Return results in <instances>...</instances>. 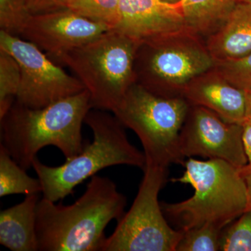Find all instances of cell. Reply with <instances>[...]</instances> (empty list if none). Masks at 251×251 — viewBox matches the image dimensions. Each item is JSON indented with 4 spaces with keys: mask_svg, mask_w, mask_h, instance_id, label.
Segmentation results:
<instances>
[{
    "mask_svg": "<svg viewBox=\"0 0 251 251\" xmlns=\"http://www.w3.org/2000/svg\"><path fill=\"white\" fill-rule=\"evenodd\" d=\"M126 203L112 180L97 175L70 205L43 198L36 211L39 251H101L105 227L121 219Z\"/></svg>",
    "mask_w": 251,
    "mask_h": 251,
    "instance_id": "6da1fadb",
    "label": "cell"
},
{
    "mask_svg": "<svg viewBox=\"0 0 251 251\" xmlns=\"http://www.w3.org/2000/svg\"><path fill=\"white\" fill-rule=\"evenodd\" d=\"M91 109L87 90L42 108L15 101L0 119V145L25 171L46 146L55 147L69 159L85 147L82 124Z\"/></svg>",
    "mask_w": 251,
    "mask_h": 251,
    "instance_id": "7a4b0ae2",
    "label": "cell"
},
{
    "mask_svg": "<svg viewBox=\"0 0 251 251\" xmlns=\"http://www.w3.org/2000/svg\"><path fill=\"white\" fill-rule=\"evenodd\" d=\"M85 124L93 133V141L86 143L76 156L57 167L46 166L37 157L33 161L43 198L55 202L64 199L79 184L108 167L126 165L145 170V153L130 143L126 127L113 113L91 109Z\"/></svg>",
    "mask_w": 251,
    "mask_h": 251,
    "instance_id": "3957f363",
    "label": "cell"
},
{
    "mask_svg": "<svg viewBox=\"0 0 251 251\" xmlns=\"http://www.w3.org/2000/svg\"><path fill=\"white\" fill-rule=\"evenodd\" d=\"M182 176L173 182L191 185L192 197L177 203L161 202L167 219L186 231L211 223L227 227L248 208L247 186L240 170L220 159L198 161L189 158Z\"/></svg>",
    "mask_w": 251,
    "mask_h": 251,
    "instance_id": "277c9868",
    "label": "cell"
},
{
    "mask_svg": "<svg viewBox=\"0 0 251 251\" xmlns=\"http://www.w3.org/2000/svg\"><path fill=\"white\" fill-rule=\"evenodd\" d=\"M215 65L202 36L186 28L140 43L135 82L161 97H184L188 84Z\"/></svg>",
    "mask_w": 251,
    "mask_h": 251,
    "instance_id": "5b68a950",
    "label": "cell"
},
{
    "mask_svg": "<svg viewBox=\"0 0 251 251\" xmlns=\"http://www.w3.org/2000/svg\"><path fill=\"white\" fill-rule=\"evenodd\" d=\"M140 44L121 31L110 29L60 60L88 91L92 109L112 112L135 82Z\"/></svg>",
    "mask_w": 251,
    "mask_h": 251,
    "instance_id": "8992f818",
    "label": "cell"
},
{
    "mask_svg": "<svg viewBox=\"0 0 251 251\" xmlns=\"http://www.w3.org/2000/svg\"><path fill=\"white\" fill-rule=\"evenodd\" d=\"M191 104L184 97H161L135 82L113 113L138 135L146 164L184 165L179 135Z\"/></svg>",
    "mask_w": 251,
    "mask_h": 251,
    "instance_id": "52a82bcc",
    "label": "cell"
},
{
    "mask_svg": "<svg viewBox=\"0 0 251 251\" xmlns=\"http://www.w3.org/2000/svg\"><path fill=\"white\" fill-rule=\"evenodd\" d=\"M143 172L134 202L106 238L101 251H176L184 231L172 228L158 202L168 168L147 163Z\"/></svg>",
    "mask_w": 251,
    "mask_h": 251,
    "instance_id": "ba28073f",
    "label": "cell"
},
{
    "mask_svg": "<svg viewBox=\"0 0 251 251\" xmlns=\"http://www.w3.org/2000/svg\"><path fill=\"white\" fill-rule=\"evenodd\" d=\"M0 49L11 54L21 69L18 103L42 108L86 90L77 77L56 65L30 41L0 31Z\"/></svg>",
    "mask_w": 251,
    "mask_h": 251,
    "instance_id": "9c48e42d",
    "label": "cell"
},
{
    "mask_svg": "<svg viewBox=\"0 0 251 251\" xmlns=\"http://www.w3.org/2000/svg\"><path fill=\"white\" fill-rule=\"evenodd\" d=\"M244 126L224 121L215 112L190 105L179 135V150L186 158L223 160L238 168L247 164Z\"/></svg>",
    "mask_w": 251,
    "mask_h": 251,
    "instance_id": "30bf717a",
    "label": "cell"
},
{
    "mask_svg": "<svg viewBox=\"0 0 251 251\" xmlns=\"http://www.w3.org/2000/svg\"><path fill=\"white\" fill-rule=\"evenodd\" d=\"M110 28L69 9L31 15L21 33L46 53L61 59L64 54L88 44Z\"/></svg>",
    "mask_w": 251,
    "mask_h": 251,
    "instance_id": "8fae6325",
    "label": "cell"
},
{
    "mask_svg": "<svg viewBox=\"0 0 251 251\" xmlns=\"http://www.w3.org/2000/svg\"><path fill=\"white\" fill-rule=\"evenodd\" d=\"M188 28L180 3L164 0H121L114 29L142 43Z\"/></svg>",
    "mask_w": 251,
    "mask_h": 251,
    "instance_id": "7c38bea8",
    "label": "cell"
},
{
    "mask_svg": "<svg viewBox=\"0 0 251 251\" xmlns=\"http://www.w3.org/2000/svg\"><path fill=\"white\" fill-rule=\"evenodd\" d=\"M184 97L191 105L209 109L224 121L244 125L245 92L228 82L215 69L193 79L184 91Z\"/></svg>",
    "mask_w": 251,
    "mask_h": 251,
    "instance_id": "4fadbf2b",
    "label": "cell"
},
{
    "mask_svg": "<svg viewBox=\"0 0 251 251\" xmlns=\"http://www.w3.org/2000/svg\"><path fill=\"white\" fill-rule=\"evenodd\" d=\"M211 55L218 61L244 57L251 52V4L240 1L224 24L206 39Z\"/></svg>",
    "mask_w": 251,
    "mask_h": 251,
    "instance_id": "5bb4252c",
    "label": "cell"
},
{
    "mask_svg": "<svg viewBox=\"0 0 251 251\" xmlns=\"http://www.w3.org/2000/svg\"><path fill=\"white\" fill-rule=\"evenodd\" d=\"M39 194L0 212V244L12 251H39L36 231Z\"/></svg>",
    "mask_w": 251,
    "mask_h": 251,
    "instance_id": "9a60e30c",
    "label": "cell"
},
{
    "mask_svg": "<svg viewBox=\"0 0 251 251\" xmlns=\"http://www.w3.org/2000/svg\"><path fill=\"white\" fill-rule=\"evenodd\" d=\"M240 0H181L188 27L201 36L215 32Z\"/></svg>",
    "mask_w": 251,
    "mask_h": 251,
    "instance_id": "2e32d148",
    "label": "cell"
},
{
    "mask_svg": "<svg viewBox=\"0 0 251 251\" xmlns=\"http://www.w3.org/2000/svg\"><path fill=\"white\" fill-rule=\"evenodd\" d=\"M42 193L39 178L31 177L0 145V197L14 194L25 196Z\"/></svg>",
    "mask_w": 251,
    "mask_h": 251,
    "instance_id": "e0dca14e",
    "label": "cell"
},
{
    "mask_svg": "<svg viewBox=\"0 0 251 251\" xmlns=\"http://www.w3.org/2000/svg\"><path fill=\"white\" fill-rule=\"evenodd\" d=\"M21 78V69L16 59L9 52L0 49V119L16 101Z\"/></svg>",
    "mask_w": 251,
    "mask_h": 251,
    "instance_id": "ac0fdd59",
    "label": "cell"
},
{
    "mask_svg": "<svg viewBox=\"0 0 251 251\" xmlns=\"http://www.w3.org/2000/svg\"><path fill=\"white\" fill-rule=\"evenodd\" d=\"M120 3L121 0H74L69 9L114 29L120 23Z\"/></svg>",
    "mask_w": 251,
    "mask_h": 251,
    "instance_id": "d6986e66",
    "label": "cell"
},
{
    "mask_svg": "<svg viewBox=\"0 0 251 251\" xmlns=\"http://www.w3.org/2000/svg\"><path fill=\"white\" fill-rule=\"evenodd\" d=\"M226 227L208 223L184 231L176 251H220L223 231Z\"/></svg>",
    "mask_w": 251,
    "mask_h": 251,
    "instance_id": "ffe728a7",
    "label": "cell"
},
{
    "mask_svg": "<svg viewBox=\"0 0 251 251\" xmlns=\"http://www.w3.org/2000/svg\"><path fill=\"white\" fill-rule=\"evenodd\" d=\"M220 251H251V209L224 229Z\"/></svg>",
    "mask_w": 251,
    "mask_h": 251,
    "instance_id": "44dd1931",
    "label": "cell"
},
{
    "mask_svg": "<svg viewBox=\"0 0 251 251\" xmlns=\"http://www.w3.org/2000/svg\"><path fill=\"white\" fill-rule=\"evenodd\" d=\"M31 15L27 0H0V31L21 36Z\"/></svg>",
    "mask_w": 251,
    "mask_h": 251,
    "instance_id": "7402d4cb",
    "label": "cell"
},
{
    "mask_svg": "<svg viewBox=\"0 0 251 251\" xmlns=\"http://www.w3.org/2000/svg\"><path fill=\"white\" fill-rule=\"evenodd\" d=\"M214 69L237 88H251V52L239 58L218 61Z\"/></svg>",
    "mask_w": 251,
    "mask_h": 251,
    "instance_id": "603a6c76",
    "label": "cell"
},
{
    "mask_svg": "<svg viewBox=\"0 0 251 251\" xmlns=\"http://www.w3.org/2000/svg\"><path fill=\"white\" fill-rule=\"evenodd\" d=\"M243 126H244L243 139H244V148H245L248 161L247 164L242 168H239V170H240L243 179L247 186L248 198H249L247 209H251V122H245Z\"/></svg>",
    "mask_w": 251,
    "mask_h": 251,
    "instance_id": "cb8c5ba5",
    "label": "cell"
},
{
    "mask_svg": "<svg viewBox=\"0 0 251 251\" xmlns=\"http://www.w3.org/2000/svg\"><path fill=\"white\" fill-rule=\"evenodd\" d=\"M31 14H41L68 9L74 0H27Z\"/></svg>",
    "mask_w": 251,
    "mask_h": 251,
    "instance_id": "d4e9b609",
    "label": "cell"
},
{
    "mask_svg": "<svg viewBox=\"0 0 251 251\" xmlns=\"http://www.w3.org/2000/svg\"><path fill=\"white\" fill-rule=\"evenodd\" d=\"M246 99L245 122H251V88L244 91Z\"/></svg>",
    "mask_w": 251,
    "mask_h": 251,
    "instance_id": "484cf974",
    "label": "cell"
},
{
    "mask_svg": "<svg viewBox=\"0 0 251 251\" xmlns=\"http://www.w3.org/2000/svg\"><path fill=\"white\" fill-rule=\"evenodd\" d=\"M164 1H168L170 3H179L181 0H164Z\"/></svg>",
    "mask_w": 251,
    "mask_h": 251,
    "instance_id": "4316f807",
    "label": "cell"
},
{
    "mask_svg": "<svg viewBox=\"0 0 251 251\" xmlns=\"http://www.w3.org/2000/svg\"><path fill=\"white\" fill-rule=\"evenodd\" d=\"M240 1H245V2L249 3L251 4V0H240Z\"/></svg>",
    "mask_w": 251,
    "mask_h": 251,
    "instance_id": "83f0119b",
    "label": "cell"
}]
</instances>
